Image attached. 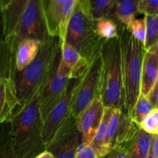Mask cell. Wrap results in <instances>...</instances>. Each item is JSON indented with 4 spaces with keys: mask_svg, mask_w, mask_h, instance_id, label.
<instances>
[{
    "mask_svg": "<svg viewBox=\"0 0 158 158\" xmlns=\"http://www.w3.org/2000/svg\"><path fill=\"white\" fill-rule=\"evenodd\" d=\"M39 94L40 89L10 122L11 137L17 158H35L46 151Z\"/></svg>",
    "mask_w": 158,
    "mask_h": 158,
    "instance_id": "1",
    "label": "cell"
},
{
    "mask_svg": "<svg viewBox=\"0 0 158 158\" xmlns=\"http://www.w3.org/2000/svg\"><path fill=\"white\" fill-rule=\"evenodd\" d=\"M102 60L100 95L105 108L126 111L120 38L105 40L100 49Z\"/></svg>",
    "mask_w": 158,
    "mask_h": 158,
    "instance_id": "2",
    "label": "cell"
},
{
    "mask_svg": "<svg viewBox=\"0 0 158 158\" xmlns=\"http://www.w3.org/2000/svg\"><path fill=\"white\" fill-rule=\"evenodd\" d=\"M60 47V38L50 36L41 43L36 57L27 67L21 71L15 70L13 81L23 108L40 89L49 66Z\"/></svg>",
    "mask_w": 158,
    "mask_h": 158,
    "instance_id": "3",
    "label": "cell"
},
{
    "mask_svg": "<svg viewBox=\"0 0 158 158\" xmlns=\"http://www.w3.org/2000/svg\"><path fill=\"white\" fill-rule=\"evenodd\" d=\"M122 50L125 103L128 114H131L140 95L143 60L145 49L143 44L132 35L127 27L119 28Z\"/></svg>",
    "mask_w": 158,
    "mask_h": 158,
    "instance_id": "4",
    "label": "cell"
},
{
    "mask_svg": "<svg viewBox=\"0 0 158 158\" xmlns=\"http://www.w3.org/2000/svg\"><path fill=\"white\" fill-rule=\"evenodd\" d=\"M95 25L86 0H79L69 19L64 43L73 46L89 63L100 54L105 41L97 35Z\"/></svg>",
    "mask_w": 158,
    "mask_h": 158,
    "instance_id": "5",
    "label": "cell"
},
{
    "mask_svg": "<svg viewBox=\"0 0 158 158\" xmlns=\"http://www.w3.org/2000/svg\"><path fill=\"white\" fill-rule=\"evenodd\" d=\"M50 36L42 0H30L20 18L13 35L6 42L15 53L18 45L23 40H35L43 43Z\"/></svg>",
    "mask_w": 158,
    "mask_h": 158,
    "instance_id": "6",
    "label": "cell"
},
{
    "mask_svg": "<svg viewBox=\"0 0 158 158\" xmlns=\"http://www.w3.org/2000/svg\"><path fill=\"white\" fill-rule=\"evenodd\" d=\"M61 59V47L54 57L40 89L39 103L42 118L44 120L52 108L64 94L70 79L61 77L58 74V68Z\"/></svg>",
    "mask_w": 158,
    "mask_h": 158,
    "instance_id": "7",
    "label": "cell"
},
{
    "mask_svg": "<svg viewBox=\"0 0 158 158\" xmlns=\"http://www.w3.org/2000/svg\"><path fill=\"white\" fill-rule=\"evenodd\" d=\"M101 69L102 60L100 52V54L92 61L86 73L81 79L73 97L70 114L76 118L99 95Z\"/></svg>",
    "mask_w": 158,
    "mask_h": 158,
    "instance_id": "8",
    "label": "cell"
},
{
    "mask_svg": "<svg viewBox=\"0 0 158 158\" xmlns=\"http://www.w3.org/2000/svg\"><path fill=\"white\" fill-rule=\"evenodd\" d=\"M83 143V135L72 114L64 120L52 137L46 150L53 158H75L79 146Z\"/></svg>",
    "mask_w": 158,
    "mask_h": 158,
    "instance_id": "9",
    "label": "cell"
},
{
    "mask_svg": "<svg viewBox=\"0 0 158 158\" xmlns=\"http://www.w3.org/2000/svg\"><path fill=\"white\" fill-rule=\"evenodd\" d=\"M79 0H42L43 12L51 36L59 37L63 43L68 23Z\"/></svg>",
    "mask_w": 158,
    "mask_h": 158,
    "instance_id": "10",
    "label": "cell"
},
{
    "mask_svg": "<svg viewBox=\"0 0 158 158\" xmlns=\"http://www.w3.org/2000/svg\"><path fill=\"white\" fill-rule=\"evenodd\" d=\"M81 79H70L63 97L43 120V136L46 148L55 133L70 114L73 97Z\"/></svg>",
    "mask_w": 158,
    "mask_h": 158,
    "instance_id": "11",
    "label": "cell"
},
{
    "mask_svg": "<svg viewBox=\"0 0 158 158\" xmlns=\"http://www.w3.org/2000/svg\"><path fill=\"white\" fill-rule=\"evenodd\" d=\"M140 127L126 111L112 109L108 123L107 139L111 150L117 147H126L134 137Z\"/></svg>",
    "mask_w": 158,
    "mask_h": 158,
    "instance_id": "12",
    "label": "cell"
},
{
    "mask_svg": "<svg viewBox=\"0 0 158 158\" xmlns=\"http://www.w3.org/2000/svg\"><path fill=\"white\" fill-rule=\"evenodd\" d=\"M104 110L103 103L98 95L77 117L79 130L83 135V143H91L101 123Z\"/></svg>",
    "mask_w": 158,
    "mask_h": 158,
    "instance_id": "13",
    "label": "cell"
},
{
    "mask_svg": "<svg viewBox=\"0 0 158 158\" xmlns=\"http://www.w3.org/2000/svg\"><path fill=\"white\" fill-rule=\"evenodd\" d=\"M23 109L13 78H0V124L12 121Z\"/></svg>",
    "mask_w": 158,
    "mask_h": 158,
    "instance_id": "14",
    "label": "cell"
},
{
    "mask_svg": "<svg viewBox=\"0 0 158 158\" xmlns=\"http://www.w3.org/2000/svg\"><path fill=\"white\" fill-rule=\"evenodd\" d=\"M158 78V44L145 50L142 66L140 94L148 97Z\"/></svg>",
    "mask_w": 158,
    "mask_h": 158,
    "instance_id": "15",
    "label": "cell"
},
{
    "mask_svg": "<svg viewBox=\"0 0 158 158\" xmlns=\"http://www.w3.org/2000/svg\"><path fill=\"white\" fill-rule=\"evenodd\" d=\"M139 13L137 0H114L106 18L115 22L119 29L121 26L127 27Z\"/></svg>",
    "mask_w": 158,
    "mask_h": 158,
    "instance_id": "16",
    "label": "cell"
},
{
    "mask_svg": "<svg viewBox=\"0 0 158 158\" xmlns=\"http://www.w3.org/2000/svg\"><path fill=\"white\" fill-rule=\"evenodd\" d=\"M29 2L30 0H11L9 5L3 9L5 41H8L13 35Z\"/></svg>",
    "mask_w": 158,
    "mask_h": 158,
    "instance_id": "17",
    "label": "cell"
},
{
    "mask_svg": "<svg viewBox=\"0 0 158 158\" xmlns=\"http://www.w3.org/2000/svg\"><path fill=\"white\" fill-rule=\"evenodd\" d=\"M41 43L35 40H25L17 46L15 52V69L21 71L35 59Z\"/></svg>",
    "mask_w": 158,
    "mask_h": 158,
    "instance_id": "18",
    "label": "cell"
},
{
    "mask_svg": "<svg viewBox=\"0 0 158 158\" xmlns=\"http://www.w3.org/2000/svg\"><path fill=\"white\" fill-rule=\"evenodd\" d=\"M111 112H112V109L105 108L104 114H103L101 123H100L95 136L93 138L92 141L89 143L93 150L95 151L97 158H103L111 151L107 139L108 123H109L110 118Z\"/></svg>",
    "mask_w": 158,
    "mask_h": 158,
    "instance_id": "19",
    "label": "cell"
},
{
    "mask_svg": "<svg viewBox=\"0 0 158 158\" xmlns=\"http://www.w3.org/2000/svg\"><path fill=\"white\" fill-rule=\"evenodd\" d=\"M153 135L140 128L127 146V158H147L150 154Z\"/></svg>",
    "mask_w": 158,
    "mask_h": 158,
    "instance_id": "20",
    "label": "cell"
},
{
    "mask_svg": "<svg viewBox=\"0 0 158 158\" xmlns=\"http://www.w3.org/2000/svg\"><path fill=\"white\" fill-rule=\"evenodd\" d=\"M82 56L80 52L66 43L61 44V59L58 68V74L61 77L70 79L73 69L80 63Z\"/></svg>",
    "mask_w": 158,
    "mask_h": 158,
    "instance_id": "21",
    "label": "cell"
},
{
    "mask_svg": "<svg viewBox=\"0 0 158 158\" xmlns=\"http://www.w3.org/2000/svg\"><path fill=\"white\" fill-rule=\"evenodd\" d=\"M15 53L5 40L0 43V78H13Z\"/></svg>",
    "mask_w": 158,
    "mask_h": 158,
    "instance_id": "22",
    "label": "cell"
},
{
    "mask_svg": "<svg viewBox=\"0 0 158 158\" xmlns=\"http://www.w3.org/2000/svg\"><path fill=\"white\" fill-rule=\"evenodd\" d=\"M0 158H17L11 137V123L0 124Z\"/></svg>",
    "mask_w": 158,
    "mask_h": 158,
    "instance_id": "23",
    "label": "cell"
},
{
    "mask_svg": "<svg viewBox=\"0 0 158 158\" xmlns=\"http://www.w3.org/2000/svg\"><path fill=\"white\" fill-rule=\"evenodd\" d=\"M96 32L103 40H112L120 37L118 26L109 18H103L96 21Z\"/></svg>",
    "mask_w": 158,
    "mask_h": 158,
    "instance_id": "24",
    "label": "cell"
},
{
    "mask_svg": "<svg viewBox=\"0 0 158 158\" xmlns=\"http://www.w3.org/2000/svg\"><path fill=\"white\" fill-rule=\"evenodd\" d=\"M154 109V105L149 100L148 97L140 94L135 106L133 109L132 112L130 114L132 120L138 126L141 123L143 119Z\"/></svg>",
    "mask_w": 158,
    "mask_h": 158,
    "instance_id": "25",
    "label": "cell"
},
{
    "mask_svg": "<svg viewBox=\"0 0 158 158\" xmlns=\"http://www.w3.org/2000/svg\"><path fill=\"white\" fill-rule=\"evenodd\" d=\"M146 23V41L145 50L158 44V15H144Z\"/></svg>",
    "mask_w": 158,
    "mask_h": 158,
    "instance_id": "26",
    "label": "cell"
},
{
    "mask_svg": "<svg viewBox=\"0 0 158 158\" xmlns=\"http://www.w3.org/2000/svg\"><path fill=\"white\" fill-rule=\"evenodd\" d=\"M114 0H86L89 12L95 21L106 18Z\"/></svg>",
    "mask_w": 158,
    "mask_h": 158,
    "instance_id": "27",
    "label": "cell"
},
{
    "mask_svg": "<svg viewBox=\"0 0 158 158\" xmlns=\"http://www.w3.org/2000/svg\"><path fill=\"white\" fill-rule=\"evenodd\" d=\"M132 35L144 46L146 41V23L143 19H134L127 26Z\"/></svg>",
    "mask_w": 158,
    "mask_h": 158,
    "instance_id": "28",
    "label": "cell"
},
{
    "mask_svg": "<svg viewBox=\"0 0 158 158\" xmlns=\"http://www.w3.org/2000/svg\"><path fill=\"white\" fill-rule=\"evenodd\" d=\"M139 127L151 135H158V108H154Z\"/></svg>",
    "mask_w": 158,
    "mask_h": 158,
    "instance_id": "29",
    "label": "cell"
},
{
    "mask_svg": "<svg viewBox=\"0 0 158 158\" xmlns=\"http://www.w3.org/2000/svg\"><path fill=\"white\" fill-rule=\"evenodd\" d=\"M139 12L144 15H158V0H141Z\"/></svg>",
    "mask_w": 158,
    "mask_h": 158,
    "instance_id": "30",
    "label": "cell"
},
{
    "mask_svg": "<svg viewBox=\"0 0 158 158\" xmlns=\"http://www.w3.org/2000/svg\"><path fill=\"white\" fill-rule=\"evenodd\" d=\"M75 158H97V156L90 145L82 143L77 149Z\"/></svg>",
    "mask_w": 158,
    "mask_h": 158,
    "instance_id": "31",
    "label": "cell"
},
{
    "mask_svg": "<svg viewBox=\"0 0 158 158\" xmlns=\"http://www.w3.org/2000/svg\"><path fill=\"white\" fill-rule=\"evenodd\" d=\"M103 158H127L126 147H117L113 148L110 152Z\"/></svg>",
    "mask_w": 158,
    "mask_h": 158,
    "instance_id": "32",
    "label": "cell"
},
{
    "mask_svg": "<svg viewBox=\"0 0 158 158\" xmlns=\"http://www.w3.org/2000/svg\"><path fill=\"white\" fill-rule=\"evenodd\" d=\"M148 98L151 100L152 104L154 105V108H158V78L154 84V88L151 90V94L148 96Z\"/></svg>",
    "mask_w": 158,
    "mask_h": 158,
    "instance_id": "33",
    "label": "cell"
},
{
    "mask_svg": "<svg viewBox=\"0 0 158 158\" xmlns=\"http://www.w3.org/2000/svg\"><path fill=\"white\" fill-rule=\"evenodd\" d=\"M150 154L154 158H158V135H153Z\"/></svg>",
    "mask_w": 158,
    "mask_h": 158,
    "instance_id": "34",
    "label": "cell"
},
{
    "mask_svg": "<svg viewBox=\"0 0 158 158\" xmlns=\"http://www.w3.org/2000/svg\"><path fill=\"white\" fill-rule=\"evenodd\" d=\"M0 39L4 40V16L3 9L0 6Z\"/></svg>",
    "mask_w": 158,
    "mask_h": 158,
    "instance_id": "35",
    "label": "cell"
},
{
    "mask_svg": "<svg viewBox=\"0 0 158 158\" xmlns=\"http://www.w3.org/2000/svg\"><path fill=\"white\" fill-rule=\"evenodd\" d=\"M35 158H53V156L52 155L50 152H49V151L46 150L43 152H42L41 154L37 155Z\"/></svg>",
    "mask_w": 158,
    "mask_h": 158,
    "instance_id": "36",
    "label": "cell"
},
{
    "mask_svg": "<svg viewBox=\"0 0 158 158\" xmlns=\"http://www.w3.org/2000/svg\"><path fill=\"white\" fill-rule=\"evenodd\" d=\"M10 1L11 0H0V6L2 7V9H4L9 5Z\"/></svg>",
    "mask_w": 158,
    "mask_h": 158,
    "instance_id": "37",
    "label": "cell"
},
{
    "mask_svg": "<svg viewBox=\"0 0 158 158\" xmlns=\"http://www.w3.org/2000/svg\"><path fill=\"white\" fill-rule=\"evenodd\" d=\"M147 158H154V157H153V156H152V155H151V154H149V155H148V157H147Z\"/></svg>",
    "mask_w": 158,
    "mask_h": 158,
    "instance_id": "38",
    "label": "cell"
},
{
    "mask_svg": "<svg viewBox=\"0 0 158 158\" xmlns=\"http://www.w3.org/2000/svg\"><path fill=\"white\" fill-rule=\"evenodd\" d=\"M137 1H138V2H140V1H141V0H137Z\"/></svg>",
    "mask_w": 158,
    "mask_h": 158,
    "instance_id": "39",
    "label": "cell"
},
{
    "mask_svg": "<svg viewBox=\"0 0 158 158\" xmlns=\"http://www.w3.org/2000/svg\"><path fill=\"white\" fill-rule=\"evenodd\" d=\"M1 41H2V40L1 39H0V43H1Z\"/></svg>",
    "mask_w": 158,
    "mask_h": 158,
    "instance_id": "40",
    "label": "cell"
}]
</instances>
